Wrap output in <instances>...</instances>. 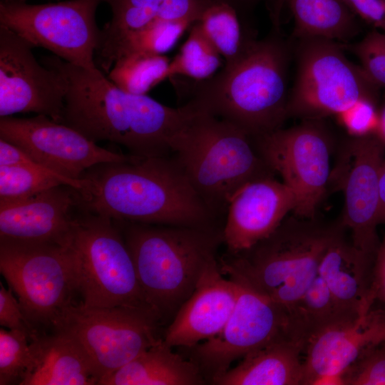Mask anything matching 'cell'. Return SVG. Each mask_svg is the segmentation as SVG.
<instances>
[{"instance_id":"52a82bcc","label":"cell","mask_w":385,"mask_h":385,"mask_svg":"<svg viewBox=\"0 0 385 385\" xmlns=\"http://www.w3.org/2000/svg\"><path fill=\"white\" fill-rule=\"evenodd\" d=\"M79 211L68 245L74 255L81 303L87 307H127L155 312L140 287L118 222Z\"/></svg>"},{"instance_id":"7a4b0ae2","label":"cell","mask_w":385,"mask_h":385,"mask_svg":"<svg viewBox=\"0 0 385 385\" xmlns=\"http://www.w3.org/2000/svg\"><path fill=\"white\" fill-rule=\"evenodd\" d=\"M79 209L121 222L212 227L216 215L195 191L175 157L133 155L101 163L82 175Z\"/></svg>"},{"instance_id":"8992f818","label":"cell","mask_w":385,"mask_h":385,"mask_svg":"<svg viewBox=\"0 0 385 385\" xmlns=\"http://www.w3.org/2000/svg\"><path fill=\"white\" fill-rule=\"evenodd\" d=\"M192 108L173 136L171 150L195 191L217 217L226 214L232 197L244 185L274 173L245 130Z\"/></svg>"},{"instance_id":"4dcf8cb0","label":"cell","mask_w":385,"mask_h":385,"mask_svg":"<svg viewBox=\"0 0 385 385\" xmlns=\"http://www.w3.org/2000/svg\"><path fill=\"white\" fill-rule=\"evenodd\" d=\"M223 62V58L196 21L179 53L170 61L168 78L182 76L193 81L206 80L215 74Z\"/></svg>"},{"instance_id":"4fadbf2b","label":"cell","mask_w":385,"mask_h":385,"mask_svg":"<svg viewBox=\"0 0 385 385\" xmlns=\"http://www.w3.org/2000/svg\"><path fill=\"white\" fill-rule=\"evenodd\" d=\"M228 277L235 281L238 289L228 321L216 336L192 347L193 361L210 381L226 372L237 359L273 342L292 339L301 342L285 309L239 278Z\"/></svg>"},{"instance_id":"1f68e13d","label":"cell","mask_w":385,"mask_h":385,"mask_svg":"<svg viewBox=\"0 0 385 385\" xmlns=\"http://www.w3.org/2000/svg\"><path fill=\"white\" fill-rule=\"evenodd\" d=\"M194 23L189 20L162 21L127 35L114 47L101 71L109 73L118 58L131 53L164 55Z\"/></svg>"},{"instance_id":"d4e9b609","label":"cell","mask_w":385,"mask_h":385,"mask_svg":"<svg viewBox=\"0 0 385 385\" xmlns=\"http://www.w3.org/2000/svg\"><path fill=\"white\" fill-rule=\"evenodd\" d=\"M205 376L193 360L175 353L163 339L102 378L100 385H200Z\"/></svg>"},{"instance_id":"7c38bea8","label":"cell","mask_w":385,"mask_h":385,"mask_svg":"<svg viewBox=\"0 0 385 385\" xmlns=\"http://www.w3.org/2000/svg\"><path fill=\"white\" fill-rule=\"evenodd\" d=\"M101 2L69 0L29 4L24 0H1L0 25L34 47L46 48L73 65L95 69L101 34L96 12Z\"/></svg>"},{"instance_id":"30bf717a","label":"cell","mask_w":385,"mask_h":385,"mask_svg":"<svg viewBox=\"0 0 385 385\" xmlns=\"http://www.w3.org/2000/svg\"><path fill=\"white\" fill-rule=\"evenodd\" d=\"M267 166L279 174L296 199L293 215L315 218L329 191L334 139L323 119L302 120L253 138Z\"/></svg>"},{"instance_id":"83f0119b","label":"cell","mask_w":385,"mask_h":385,"mask_svg":"<svg viewBox=\"0 0 385 385\" xmlns=\"http://www.w3.org/2000/svg\"><path fill=\"white\" fill-rule=\"evenodd\" d=\"M357 317L339 304L319 274L291 312L294 332L304 348L309 339L321 330Z\"/></svg>"},{"instance_id":"9a60e30c","label":"cell","mask_w":385,"mask_h":385,"mask_svg":"<svg viewBox=\"0 0 385 385\" xmlns=\"http://www.w3.org/2000/svg\"><path fill=\"white\" fill-rule=\"evenodd\" d=\"M0 138L19 147L43 167L76 180L95 165L133 157L102 148L74 128L43 115L1 117Z\"/></svg>"},{"instance_id":"277c9868","label":"cell","mask_w":385,"mask_h":385,"mask_svg":"<svg viewBox=\"0 0 385 385\" xmlns=\"http://www.w3.org/2000/svg\"><path fill=\"white\" fill-rule=\"evenodd\" d=\"M117 222L145 298L163 321L193 292L223 242L222 230Z\"/></svg>"},{"instance_id":"6da1fadb","label":"cell","mask_w":385,"mask_h":385,"mask_svg":"<svg viewBox=\"0 0 385 385\" xmlns=\"http://www.w3.org/2000/svg\"><path fill=\"white\" fill-rule=\"evenodd\" d=\"M41 63L65 81L61 123L96 143L121 145L134 156H168L173 136L193 113L187 103L172 108L147 95L125 92L98 68L86 69L55 55Z\"/></svg>"},{"instance_id":"8d00e7d4","label":"cell","mask_w":385,"mask_h":385,"mask_svg":"<svg viewBox=\"0 0 385 385\" xmlns=\"http://www.w3.org/2000/svg\"><path fill=\"white\" fill-rule=\"evenodd\" d=\"M0 325L25 333L30 342L40 335L27 319L18 299L14 295L13 289L10 287L6 289L2 282H0Z\"/></svg>"},{"instance_id":"ba28073f","label":"cell","mask_w":385,"mask_h":385,"mask_svg":"<svg viewBox=\"0 0 385 385\" xmlns=\"http://www.w3.org/2000/svg\"><path fill=\"white\" fill-rule=\"evenodd\" d=\"M297 73L289 91L287 118L336 116L361 98H376L379 87L348 59L344 43L319 37L292 38Z\"/></svg>"},{"instance_id":"74e56055","label":"cell","mask_w":385,"mask_h":385,"mask_svg":"<svg viewBox=\"0 0 385 385\" xmlns=\"http://www.w3.org/2000/svg\"><path fill=\"white\" fill-rule=\"evenodd\" d=\"M359 19L385 32V0H342Z\"/></svg>"},{"instance_id":"8fae6325","label":"cell","mask_w":385,"mask_h":385,"mask_svg":"<svg viewBox=\"0 0 385 385\" xmlns=\"http://www.w3.org/2000/svg\"><path fill=\"white\" fill-rule=\"evenodd\" d=\"M161 322L150 309L87 307L80 302L71 306L53 329L80 343L100 381L163 339L158 333Z\"/></svg>"},{"instance_id":"d6986e66","label":"cell","mask_w":385,"mask_h":385,"mask_svg":"<svg viewBox=\"0 0 385 385\" xmlns=\"http://www.w3.org/2000/svg\"><path fill=\"white\" fill-rule=\"evenodd\" d=\"M79 191L59 185L26 199L0 203V240L68 245Z\"/></svg>"},{"instance_id":"ab89813d","label":"cell","mask_w":385,"mask_h":385,"mask_svg":"<svg viewBox=\"0 0 385 385\" xmlns=\"http://www.w3.org/2000/svg\"><path fill=\"white\" fill-rule=\"evenodd\" d=\"M372 292L375 300L379 299L385 302V235L374 259Z\"/></svg>"},{"instance_id":"d590c367","label":"cell","mask_w":385,"mask_h":385,"mask_svg":"<svg viewBox=\"0 0 385 385\" xmlns=\"http://www.w3.org/2000/svg\"><path fill=\"white\" fill-rule=\"evenodd\" d=\"M376 100L361 98L336 115L349 137L362 138L375 134L379 122Z\"/></svg>"},{"instance_id":"cb8c5ba5","label":"cell","mask_w":385,"mask_h":385,"mask_svg":"<svg viewBox=\"0 0 385 385\" xmlns=\"http://www.w3.org/2000/svg\"><path fill=\"white\" fill-rule=\"evenodd\" d=\"M304 346L292 339L273 342L245 356L210 382L215 385H304L301 354Z\"/></svg>"},{"instance_id":"b9f144b4","label":"cell","mask_w":385,"mask_h":385,"mask_svg":"<svg viewBox=\"0 0 385 385\" xmlns=\"http://www.w3.org/2000/svg\"><path fill=\"white\" fill-rule=\"evenodd\" d=\"M375 135L385 143V105L379 111V122Z\"/></svg>"},{"instance_id":"60d3db41","label":"cell","mask_w":385,"mask_h":385,"mask_svg":"<svg viewBox=\"0 0 385 385\" xmlns=\"http://www.w3.org/2000/svg\"><path fill=\"white\" fill-rule=\"evenodd\" d=\"M379 224H385V159L379 172V207L378 213Z\"/></svg>"},{"instance_id":"7402d4cb","label":"cell","mask_w":385,"mask_h":385,"mask_svg":"<svg viewBox=\"0 0 385 385\" xmlns=\"http://www.w3.org/2000/svg\"><path fill=\"white\" fill-rule=\"evenodd\" d=\"M111 8L112 16L101 29L95 63L101 69L111 52L127 35L166 21L196 22L210 4L209 0H102Z\"/></svg>"},{"instance_id":"f35d334b","label":"cell","mask_w":385,"mask_h":385,"mask_svg":"<svg viewBox=\"0 0 385 385\" xmlns=\"http://www.w3.org/2000/svg\"><path fill=\"white\" fill-rule=\"evenodd\" d=\"M211 2H220L233 8L244 19L252 21L254 9L264 3L270 12L272 26H279L280 16L284 5V0H209Z\"/></svg>"},{"instance_id":"f1b7e54d","label":"cell","mask_w":385,"mask_h":385,"mask_svg":"<svg viewBox=\"0 0 385 385\" xmlns=\"http://www.w3.org/2000/svg\"><path fill=\"white\" fill-rule=\"evenodd\" d=\"M170 63V60L164 55L131 53L115 61L108 78L125 92L146 95L168 78Z\"/></svg>"},{"instance_id":"7bdbcfd3","label":"cell","mask_w":385,"mask_h":385,"mask_svg":"<svg viewBox=\"0 0 385 385\" xmlns=\"http://www.w3.org/2000/svg\"><path fill=\"white\" fill-rule=\"evenodd\" d=\"M24 1H26V0H24Z\"/></svg>"},{"instance_id":"5bb4252c","label":"cell","mask_w":385,"mask_h":385,"mask_svg":"<svg viewBox=\"0 0 385 385\" xmlns=\"http://www.w3.org/2000/svg\"><path fill=\"white\" fill-rule=\"evenodd\" d=\"M385 143L375 134L343 140L332 168L329 190L342 191L344 206L339 220L354 245L375 257L380 245L376 227L379 207V172Z\"/></svg>"},{"instance_id":"4316f807","label":"cell","mask_w":385,"mask_h":385,"mask_svg":"<svg viewBox=\"0 0 385 385\" xmlns=\"http://www.w3.org/2000/svg\"><path fill=\"white\" fill-rule=\"evenodd\" d=\"M197 22L223 58V67L240 62L258 41L253 21L224 3L210 1Z\"/></svg>"},{"instance_id":"ffe728a7","label":"cell","mask_w":385,"mask_h":385,"mask_svg":"<svg viewBox=\"0 0 385 385\" xmlns=\"http://www.w3.org/2000/svg\"><path fill=\"white\" fill-rule=\"evenodd\" d=\"M235 280L226 278L216 257L206 266L193 292L168 326L164 342L170 346L192 348L219 334L237 297Z\"/></svg>"},{"instance_id":"484cf974","label":"cell","mask_w":385,"mask_h":385,"mask_svg":"<svg viewBox=\"0 0 385 385\" xmlns=\"http://www.w3.org/2000/svg\"><path fill=\"white\" fill-rule=\"evenodd\" d=\"M294 19V38L319 37L346 43L361 31L342 0H284Z\"/></svg>"},{"instance_id":"44dd1931","label":"cell","mask_w":385,"mask_h":385,"mask_svg":"<svg viewBox=\"0 0 385 385\" xmlns=\"http://www.w3.org/2000/svg\"><path fill=\"white\" fill-rule=\"evenodd\" d=\"M342 230L327 247L318 274L339 304L359 317L368 312L375 301L372 292L375 257L358 248Z\"/></svg>"},{"instance_id":"e575fe53","label":"cell","mask_w":385,"mask_h":385,"mask_svg":"<svg viewBox=\"0 0 385 385\" xmlns=\"http://www.w3.org/2000/svg\"><path fill=\"white\" fill-rule=\"evenodd\" d=\"M342 385H385V340L366 349L341 375Z\"/></svg>"},{"instance_id":"f546056e","label":"cell","mask_w":385,"mask_h":385,"mask_svg":"<svg viewBox=\"0 0 385 385\" xmlns=\"http://www.w3.org/2000/svg\"><path fill=\"white\" fill-rule=\"evenodd\" d=\"M59 185L80 190L84 180L69 179L41 165H0V203L22 200Z\"/></svg>"},{"instance_id":"d6a6232c","label":"cell","mask_w":385,"mask_h":385,"mask_svg":"<svg viewBox=\"0 0 385 385\" xmlns=\"http://www.w3.org/2000/svg\"><path fill=\"white\" fill-rule=\"evenodd\" d=\"M31 359L29 337L18 330L0 329V385L19 384Z\"/></svg>"},{"instance_id":"836d02e7","label":"cell","mask_w":385,"mask_h":385,"mask_svg":"<svg viewBox=\"0 0 385 385\" xmlns=\"http://www.w3.org/2000/svg\"><path fill=\"white\" fill-rule=\"evenodd\" d=\"M344 46L358 58L370 80L385 88V32L374 29L357 43Z\"/></svg>"},{"instance_id":"3957f363","label":"cell","mask_w":385,"mask_h":385,"mask_svg":"<svg viewBox=\"0 0 385 385\" xmlns=\"http://www.w3.org/2000/svg\"><path fill=\"white\" fill-rule=\"evenodd\" d=\"M292 41L273 27L231 67L203 81H178L179 96L195 109L225 120L252 138L280 128L287 118Z\"/></svg>"},{"instance_id":"ac0fdd59","label":"cell","mask_w":385,"mask_h":385,"mask_svg":"<svg viewBox=\"0 0 385 385\" xmlns=\"http://www.w3.org/2000/svg\"><path fill=\"white\" fill-rule=\"evenodd\" d=\"M295 206L293 192L274 175L244 185L232 197L226 212L222 238L229 253L245 251L268 237Z\"/></svg>"},{"instance_id":"2e32d148","label":"cell","mask_w":385,"mask_h":385,"mask_svg":"<svg viewBox=\"0 0 385 385\" xmlns=\"http://www.w3.org/2000/svg\"><path fill=\"white\" fill-rule=\"evenodd\" d=\"M29 42L0 25V116L36 113L62 123L66 83L39 63Z\"/></svg>"},{"instance_id":"603a6c76","label":"cell","mask_w":385,"mask_h":385,"mask_svg":"<svg viewBox=\"0 0 385 385\" xmlns=\"http://www.w3.org/2000/svg\"><path fill=\"white\" fill-rule=\"evenodd\" d=\"M31 359L20 385H93L99 377L88 355L70 334L54 331L31 342Z\"/></svg>"},{"instance_id":"9c48e42d","label":"cell","mask_w":385,"mask_h":385,"mask_svg":"<svg viewBox=\"0 0 385 385\" xmlns=\"http://www.w3.org/2000/svg\"><path fill=\"white\" fill-rule=\"evenodd\" d=\"M0 272L36 329L53 328L78 304L77 270L68 245L0 240Z\"/></svg>"},{"instance_id":"5b68a950","label":"cell","mask_w":385,"mask_h":385,"mask_svg":"<svg viewBox=\"0 0 385 385\" xmlns=\"http://www.w3.org/2000/svg\"><path fill=\"white\" fill-rule=\"evenodd\" d=\"M344 229L339 220L287 216L268 237L219 265L224 274L242 280L291 316L318 274L327 247Z\"/></svg>"},{"instance_id":"e0dca14e","label":"cell","mask_w":385,"mask_h":385,"mask_svg":"<svg viewBox=\"0 0 385 385\" xmlns=\"http://www.w3.org/2000/svg\"><path fill=\"white\" fill-rule=\"evenodd\" d=\"M385 340V312L373 310L332 324L309 339L304 385L339 384L341 375L368 348Z\"/></svg>"}]
</instances>
